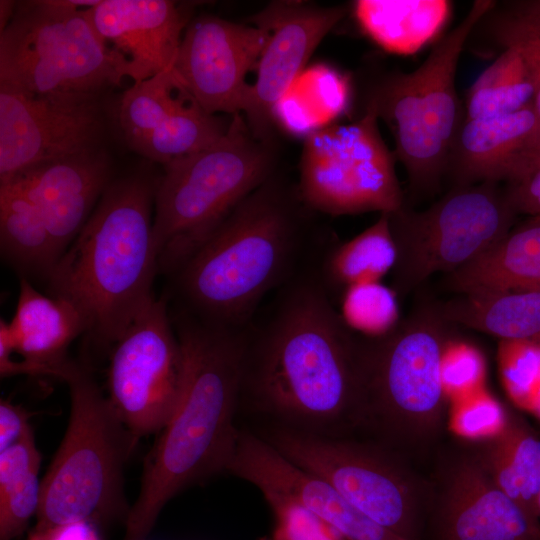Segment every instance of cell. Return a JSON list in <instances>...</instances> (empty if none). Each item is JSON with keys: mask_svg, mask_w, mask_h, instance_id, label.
<instances>
[{"mask_svg": "<svg viewBox=\"0 0 540 540\" xmlns=\"http://www.w3.org/2000/svg\"><path fill=\"white\" fill-rule=\"evenodd\" d=\"M396 258L389 213H381L375 223L352 239L326 249L314 271L333 301L356 284L380 282L393 270Z\"/></svg>", "mask_w": 540, "mask_h": 540, "instance_id": "27", "label": "cell"}, {"mask_svg": "<svg viewBox=\"0 0 540 540\" xmlns=\"http://www.w3.org/2000/svg\"><path fill=\"white\" fill-rule=\"evenodd\" d=\"M171 317L184 356L181 393L144 459L124 540H146L169 500L226 472L238 438L246 327L207 323L181 309Z\"/></svg>", "mask_w": 540, "mask_h": 540, "instance_id": "2", "label": "cell"}, {"mask_svg": "<svg viewBox=\"0 0 540 540\" xmlns=\"http://www.w3.org/2000/svg\"><path fill=\"white\" fill-rule=\"evenodd\" d=\"M274 526L269 540H345L304 506L283 498H266Z\"/></svg>", "mask_w": 540, "mask_h": 540, "instance_id": "37", "label": "cell"}, {"mask_svg": "<svg viewBox=\"0 0 540 540\" xmlns=\"http://www.w3.org/2000/svg\"><path fill=\"white\" fill-rule=\"evenodd\" d=\"M340 301L343 320L361 336H382L400 321L396 292L380 282L356 284L341 295Z\"/></svg>", "mask_w": 540, "mask_h": 540, "instance_id": "32", "label": "cell"}, {"mask_svg": "<svg viewBox=\"0 0 540 540\" xmlns=\"http://www.w3.org/2000/svg\"><path fill=\"white\" fill-rule=\"evenodd\" d=\"M111 180L110 158L101 146L32 167L0 184L11 185L34 204L57 262Z\"/></svg>", "mask_w": 540, "mask_h": 540, "instance_id": "19", "label": "cell"}, {"mask_svg": "<svg viewBox=\"0 0 540 540\" xmlns=\"http://www.w3.org/2000/svg\"><path fill=\"white\" fill-rule=\"evenodd\" d=\"M497 361L507 395L517 407L527 411L540 379V345L529 341L500 340Z\"/></svg>", "mask_w": 540, "mask_h": 540, "instance_id": "35", "label": "cell"}, {"mask_svg": "<svg viewBox=\"0 0 540 540\" xmlns=\"http://www.w3.org/2000/svg\"><path fill=\"white\" fill-rule=\"evenodd\" d=\"M184 356L167 299L154 297L109 353L107 399L138 440L158 434L177 406Z\"/></svg>", "mask_w": 540, "mask_h": 540, "instance_id": "13", "label": "cell"}, {"mask_svg": "<svg viewBox=\"0 0 540 540\" xmlns=\"http://www.w3.org/2000/svg\"><path fill=\"white\" fill-rule=\"evenodd\" d=\"M504 190L517 214L540 217V157L523 174L507 182Z\"/></svg>", "mask_w": 540, "mask_h": 540, "instance_id": "39", "label": "cell"}, {"mask_svg": "<svg viewBox=\"0 0 540 540\" xmlns=\"http://www.w3.org/2000/svg\"><path fill=\"white\" fill-rule=\"evenodd\" d=\"M345 13L342 6L275 1L253 16V24L269 34L242 113L257 138L271 140L274 105L307 68L317 46Z\"/></svg>", "mask_w": 540, "mask_h": 540, "instance_id": "17", "label": "cell"}, {"mask_svg": "<svg viewBox=\"0 0 540 540\" xmlns=\"http://www.w3.org/2000/svg\"><path fill=\"white\" fill-rule=\"evenodd\" d=\"M468 441L466 446L497 487L538 519L540 439L534 432L515 414L506 411L497 431Z\"/></svg>", "mask_w": 540, "mask_h": 540, "instance_id": "24", "label": "cell"}, {"mask_svg": "<svg viewBox=\"0 0 540 540\" xmlns=\"http://www.w3.org/2000/svg\"><path fill=\"white\" fill-rule=\"evenodd\" d=\"M271 140L257 138L242 114L212 145L164 165L156 182L153 232L159 269L173 274L233 210L275 174Z\"/></svg>", "mask_w": 540, "mask_h": 540, "instance_id": "7", "label": "cell"}, {"mask_svg": "<svg viewBox=\"0 0 540 540\" xmlns=\"http://www.w3.org/2000/svg\"><path fill=\"white\" fill-rule=\"evenodd\" d=\"M60 379L69 387L70 415L41 480L35 527L80 520L125 525L131 506L124 466L138 439L119 420L88 364L71 359Z\"/></svg>", "mask_w": 540, "mask_h": 540, "instance_id": "6", "label": "cell"}, {"mask_svg": "<svg viewBox=\"0 0 540 540\" xmlns=\"http://www.w3.org/2000/svg\"><path fill=\"white\" fill-rule=\"evenodd\" d=\"M395 155L383 141L378 116L365 113L347 124H332L305 138L298 193L311 210L331 216L377 211L404 204Z\"/></svg>", "mask_w": 540, "mask_h": 540, "instance_id": "12", "label": "cell"}, {"mask_svg": "<svg viewBox=\"0 0 540 540\" xmlns=\"http://www.w3.org/2000/svg\"><path fill=\"white\" fill-rule=\"evenodd\" d=\"M320 128L333 124L349 107L347 76L325 64L306 68L290 87Z\"/></svg>", "mask_w": 540, "mask_h": 540, "instance_id": "33", "label": "cell"}, {"mask_svg": "<svg viewBox=\"0 0 540 540\" xmlns=\"http://www.w3.org/2000/svg\"><path fill=\"white\" fill-rule=\"evenodd\" d=\"M6 327L12 351L21 360L1 351L2 378L29 375L60 379L71 360L69 346L86 334L84 320L72 304L40 293L25 277L20 279L16 310Z\"/></svg>", "mask_w": 540, "mask_h": 540, "instance_id": "22", "label": "cell"}, {"mask_svg": "<svg viewBox=\"0 0 540 540\" xmlns=\"http://www.w3.org/2000/svg\"><path fill=\"white\" fill-rule=\"evenodd\" d=\"M309 210L297 187L270 177L172 274L180 309L207 323L245 328L269 293L303 270Z\"/></svg>", "mask_w": 540, "mask_h": 540, "instance_id": "3", "label": "cell"}, {"mask_svg": "<svg viewBox=\"0 0 540 540\" xmlns=\"http://www.w3.org/2000/svg\"><path fill=\"white\" fill-rule=\"evenodd\" d=\"M227 470L257 487L265 499L283 498L304 506L345 540H407L355 508L328 483L295 466L251 431L241 433Z\"/></svg>", "mask_w": 540, "mask_h": 540, "instance_id": "18", "label": "cell"}, {"mask_svg": "<svg viewBox=\"0 0 540 540\" xmlns=\"http://www.w3.org/2000/svg\"><path fill=\"white\" fill-rule=\"evenodd\" d=\"M1 254L14 269L46 279L56 263L46 227L34 204L9 184H0Z\"/></svg>", "mask_w": 540, "mask_h": 540, "instance_id": "28", "label": "cell"}, {"mask_svg": "<svg viewBox=\"0 0 540 540\" xmlns=\"http://www.w3.org/2000/svg\"><path fill=\"white\" fill-rule=\"evenodd\" d=\"M444 318L500 340L540 345V291L507 290L458 294L439 304Z\"/></svg>", "mask_w": 540, "mask_h": 540, "instance_id": "26", "label": "cell"}, {"mask_svg": "<svg viewBox=\"0 0 540 540\" xmlns=\"http://www.w3.org/2000/svg\"><path fill=\"white\" fill-rule=\"evenodd\" d=\"M189 6L170 0H100L86 12L137 83L173 69L191 21Z\"/></svg>", "mask_w": 540, "mask_h": 540, "instance_id": "20", "label": "cell"}, {"mask_svg": "<svg viewBox=\"0 0 540 540\" xmlns=\"http://www.w3.org/2000/svg\"><path fill=\"white\" fill-rule=\"evenodd\" d=\"M41 453L32 426L0 452V540H14L36 516L41 497Z\"/></svg>", "mask_w": 540, "mask_h": 540, "instance_id": "29", "label": "cell"}, {"mask_svg": "<svg viewBox=\"0 0 540 540\" xmlns=\"http://www.w3.org/2000/svg\"><path fill=\"white\" fill-rule=\"evenodd\" d=\"M0 3V31H2L8 25L10 19L13 16L16 2L1 0Z\"/></svg>", "mask_w": 540, "mask_h": 540, "instance_id": "42", "label": "cell"}, {"mask_svg": "<svg viewBox=\"0 0 540 540\" xmlns=\"http://www.w3.org/2000/svg\"><path fill=\"white\" fill-rule=\"evenodd\" d=\"M457 293L540 291V217H530L467 265L443 275Z\"/></svg>", "mask_w": 540, "mask_h": 540, "instance_id": "23", "label": "cell"}, {"mask_svg": "<svg viewBox=\"0 0 540 540\" xmlns=\"http://www.w3.org/2000/svg\"><path fill=\"white\" fill-rule=\"evenodd\" d=\"M540 157V119L531 105L518 112L464 119L450 149L445 176L453 186L506 183Z\"/></svg>", "mask_w": 540, "mask_h": 540, "instance_id": "21", "label": "cell"}, {"mask_svg": "<svg viewBox=\"0 0 540 540\" xmlns=\"http://www.w3.org/2000/svg\"><path fill=\"white\" fill-rule=\"evenodd\" d=\"M441 376L447 399L453 402L484 387L486 364L473 345L450 338L444 348Z\"/></svg>", "mask_w": 540, "mask_h": 540, "instance_id": "36", "label": "cell"}, {"mask_svg": "<svg viewBox=\"0 0 540 540\" xmlns=\"http://www.w3.org/2000/svg\"><path fill=\"white\" fill-rule=\"evenodd\" d=\"M245 328L242 398L279 425L345 437L359 428L362 336L351 330L314 269L276 291Z\"/></svg>", "mask_w": 540, "mask_h": 540, "instance_id": "1", "label": "cell"}, {"mask_svg": "<svg viewBox=\"0 0 540 540\" xmlns=\"http://www.w3.org/2000/svg\"><path fill=\"white\" fill-rule=\"evenodd\" d=\"M446 454L432 482L431 540H540V522L502 492L470 449Z\"/></svg>", "mask_w": 540, "mask_h": 540, "instance_id": "15", "label": "cell"}, {"mask_svg": "<svg viewBox=\"0 0 540 540\" xmlns=\"http://www.w3.org/2000/svg\"><path fill=\"white\" fill-rule=\"evenodd\" d=\"M453 325L424 305L388 333L362 336L359 428L399 453L424 451L442 431L447 396L441 364Z\"/></svg>", "mask_w": 540, "mask_h": 540, "instance_id": "5", "label": "cell"}, {"mask_svg": "<svg viewBox=\"0 0 540 540\" xmlns=\"http://www.w3.org/2000/svg\"><path fill=\"white\" fill-rule=\"evenodd\" d=\"M451 428L463 439L493 434L503 424L506 410L485 388L453 402Z\"/></svg>", "mask_w": 540, "mask_h": 540, "instance_id": "38", "label": "cell"}, {"mask_svg": "<svg viewBox=\"0 0 540 540\" xmlns=\"http://www.w3.org/2000/svg\"><path fill=\"white\" fill-rule=\"evenodd\" d=\"M268 38L261 26L202 15L187 25L173 69L206 112L242 114L251 85L246 75Z\"/></svg>", "mask_w": 540, "mask_h": 540, "instance_id": "16", "label": "cell"}, {"mask_svg": "<svg viewBox=\"0 0 540 540\" xmlns=\"http://www.w3.org/2000/svg\"><path fill=\"white\" fill-rule=\"evenodd\" d=\"M516 215L492 182L453 186L422 211L403 204L389 213L397 251L392 289L404 296L436 273L467 265L508 234Z\"/></svg>", "mask_w": 540, "mask_h": 540, "instance_id": "11", "label": "cell"}, {"mask_svg": "<svg viewBox=\"0 0 540 540\" xmlns=\"http://www.w3.org/2000/svg\"><path fill=\"white\" fill-rule=\"evenodd\" d=\"M495 7L476 0L465 17L433 46L414 71L393 72L371 89L367 104L384 120L411 190L433 193L445 177L448 155L464 117L456 91L457 65L477 24Z\"/></svg>", "mask_w": 540, "mask_h": 540, "instance_id": "8", "label": "cell"}, {"mask_svg": "<svg viewBox=\"0 0 540 540\" xmlns=\"http://www.w3.org/2000/svg\"><path fill=\"white\" fill-rule=\"evenodd\" d=\"M156 183L134 174L112 179L87 222L46 277L51 296L82 316L97 353L113 345L155 297Z\"/></svg>", "mask_w": 540, "mask_h": 540, "instance_id": "4", "label": "cell"}, {"mask_svg": "<svg viewBox=\"0 0 540 540\" xmlns=\"http://www.w3.org/2000/svg\"><path fill=\"white\" fill-rule=\"evenodd\" d=\"M354 15L361 30L387 52H418L445 26L452 3L447 0H358Z\"/></svg>", "mask_w": 540, "mask_h": 540, "instance_id": "25", "label": "cell"}, {"mask_svg": "<svg viewBox=\"0 0 540 540\" xmlns=\"http://www.w3.org/2000/svg\"><path fill=\"white\" fill-rule=\"evenodd\" d=\"M537 516H538V520L540 521V492H539V496L537 500Z\"/></svg>", "mask_w": 540, "mask_h": 540, "instance_id": "44", "label": "cell"}, {"mask_svg": "<svg viewBox=\"0 0 540 540\" xmlns=\"http://www.w3.org/2000/svg\"><path fill=\"white\" fill-rule=\"evenodd\" d=\"M190 96L174 69L133 83L121 94L115 113L127 145L136 146Z\"/></svg>", "mask_w": 540, "mask_h": 540, "instance_id": "31", "label": "cell"}, {"mask_svg": "<svg viewBox=\"0 0 540 540\" xmlns=\"http://www.w3.org/2000/svg\"><path fill=\"white\" fill-rule=\"evenodd\" d=\"M527 412L533 414L540 420V379L534 388Z\"/></svg>", "mask_w": 540, "mask_h": 540, "instance_id": "43", "label": "cell"}, {"mask_svg": "<svg viewBox=\"0 0 540 540\" xmlns=\"http://www.w3.org/2000/svg\"><path fill=\"white\" fill-rule=\"evenodd\" d=\"M300 469L328 483L346 501L407 540H423L432 482L401 454L375 442L333 437L275 424L260 435Z\"/></svg>", "mask_w": 540, "mask_h": 540, "instance_id": "10", "label": "cell"}, {"mask_svg": "<svg viewBox=\"0 0 540 540\" xmlns=\"http://www.w3.org/2000/svg\"><path fill=\"white\" fill-rule=\"evenodd\" d=\"M99 1H17L0 31V84L38 95H103L130 78L86 12Z\"/></svg>", "mask_w": 540, "mask_h": 540, "instance_id": "9", "label": "cell"}, {"mask_svg": "<svg viewBox=\"0 0 540 540\" xmlns=\"http://www.w3.org/2000/svg\"><path fill=\"white\" fill-rule=\"evenodd\" d=\"M102 100L101 94L38 95L0 84V182L103 146Z\"/></svg>", "mask_w": 540, "mask_h": 540, "instance_id": "14", "label": "cell"}, {"mask_svg": "<svg viewBox=\"0 0 540 540\" xmlns=\"http://www.w3.org/2000/svg\"><path fill=\"white\" fill-rule=\"evenodd\" d=\"M26 540H102L100 526L80 520L47 527H33Z\"/></svg>", "mask_w": 540, "mask_h": 540, "instance_id": "41", "label": "cell"}, {"mask_svg": "<svg viewBox=\"0 0 540 540\" xmlns=\"http://www.w3.org/2000/svg\"><path fill=\"white\" fill-rule=\"evenodd\" d=\"M494 19V35L503 47H514L524 57L534 79V109L540 119V7L534 0L512 2Z\"/></svg>", "mask_w": 540, "mask_h": 540, "instance_id": "34", "label": "cell"}, {"mask_svg": "<svg viewBox=\"0 0 540 540\" xmlns=\"http://www.w3.org/2000/svg\"><path fill=\"white\" fill-rule=\"evenodd\" d=\"M503 48L468 90L464 119L508 115L534 105L536 88L527 62L516 48Z\"/></svg>", "mask_w": 540, "mask_h": 540, "instance_id": "30", "label": "cell"}, {"mask_svg": "<svg viewBox=\"0 0 540 540\" xmlns=\"http://www.w3.org/2000/svg\"><path fill=\"white\" fill-rule=\"evenodd\" d=\"M536 5L540 7V0H534Z\"/></svg>", "mask_w": 540, "mask_h": 540, "instance_id": "45", "label": "cell"}, {"mask_svg": "<svg viewBox=\"0 0 540 540\" xmlns=\"http://www.w3.org/2000/svg\"><path fill=\"white\" fill-rule=\"evenodd\" d=\"M31 413L9 399L0 400V452L16 443L31 427Z\"/></svg>", "mask_w": 540, "mask_h": 540, "instance_id": "40", "label": "cell"}]
</instances>
